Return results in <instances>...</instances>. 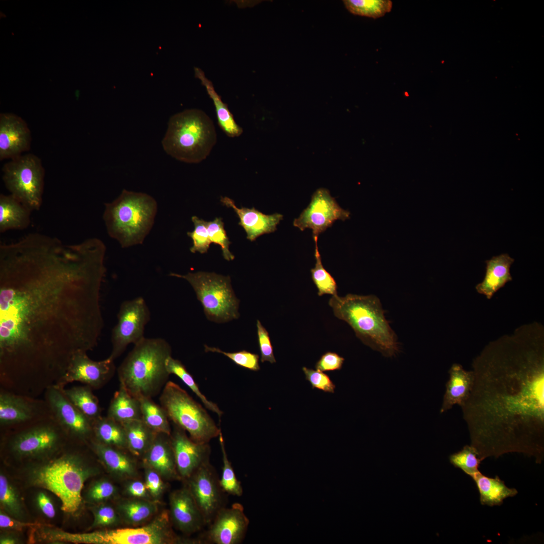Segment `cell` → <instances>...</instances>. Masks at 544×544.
Instances as JSON below:
<instances>
[{"label": "cell", "mask_w": 544, "mask_h": 544, "mask_svg": "<svg viewBox=\"0 0 544 544\" xmlns=\"http://www.w3.org/2000/svg\"><path fill=\"white\" fill-rule=\"evenodd\" d=\"M170 515L175 527L189 534L207 525L205 518L186 487L176 490L170 497Z\"/></svg>", "instance_id": "22"}, {"label": "cell", "mask_w": 544, "mask_h": 544, "mask_svg": "<svg viewBox=\"0 0 544 544\" xmlns=\"http://www.w3.org/2000/svg\"><path fill=\"white\" fill-rule=\"evenodd\" d=\"M3 180L10 194L31 212L42 203L45 171L41 159L32 154L10 159L2 168Z\"/></svg>", "instance_id": "11"}, {"label": "cell", "mask_w": 544, "mask_h": 544, "mask_svg": "<svg viewBox=\"0 0 544 544\" xmlns=\"http://www.w3.org/2000/svg\"><path fill=\"white\" fill-rule=\"evenodd\" d=\"M206 352H216L223 354L235 364L251 371H257L260 369L259 365V355L245 350L237 352L229 353L223 351L219 348L210 347L205 345Z\"/></svg>", "instance_id": "45"}, {"label": "cell", "mask_w": 544, "mask_h": 544, "mask_svg": "<svg viewBox=\"0 0 544 544\" xmlns=\"http://www.w3.org/2000/svg\"><path fill=\"white\" fill-rule=\"evenodd\" d=\"M145 480V485L150 494L156 499L159 498L164 489L161 475L149 467L146 471Z\"/></svg>", "instance_id": "51"}, {"label": "cell", "mask_w": 544, "mask_h": 544, "mask_svg": "<svg viewBox=\"0 0 544 544\" xmlns=\"http://www.w3.org/2000/svg\"><path fill=\"white\" fill-rule=\"evenodd\" d=\"M345 359L337 353L327 352L323 354L315 365V369L322 372L339 370Z\"/></svg>", "instance_id": "50"}, {"label": "cell", "mask_w": 544, "mask_h": 544, "mask_svg": "<svg viewBox=\"0 0 544 544\" xmlns=\"http://www.w3.org/2000/svg\"><path fill=\"white\" fill-rule=\"evenodd\" d=\"M106 247L30 233L0 245V386L32 396L92 350L104 327L100 305Z\"/></svg>", "instance_id": "1"}, {"label": "cell", "mask_w": 544, "mask_h": 544, "mask_svg": "<svg viewBox=\"0 0 544 544\" xmlns=\"http://www.w3.org/2000/svg\"><path fill=\"white\" fill-rule=\"evenodd\" d=\"M257 333L259 348L262 363L269 362L271 364L276 362L274 354L273 348L269 334L259 320L256 322Z\"/></svg>", "instance_id": "49"}, {"label": "cell", "mask_w": 544, "mask_h": 544, "mask_svg": "<svg viewBox=\"0 0 544 544\" xmlns=\"http://www.w3.org/2000/svg\"><path fill=\"white\" fill-rule=\"evenodd\" d=\"M67 445L56 454L39 460L28 472L32 486L55 494L61 502V509L75 515L82 507V491L86 481L97 473L79 451L68 449Z\"/></svg>", "instance_id": "3"}, {"label": "cell", "mask_w": 544, "mask_h": 544, "mask_svg": "<svg viewBox=\"0 0 544 544\" xmlns=\"http://www.w3.org/2000/svg\"><path fill=\"white\" fill-rule=\"evenodd\" d=\"M302 370L306 380L310 382L312 389H317L325 392H334L335 385L326 374L306 367H303Z\"/></svg>", "instance_id": "48"}, {"label": "cell", "mask_w": 544, "mask_h": 544, "mask_svg": "<svg viewBox=\"0 0 544 544\" xmlns=\"http://www.w3.org/2000/svg\"><path fill=\"white\" fill-rule=\"evenodd\" d=\"M448 373L449 378L446 384L441 414L450 410L454 405L462 406L469 397L474 381L472 370H465L459 364H452Z\"/></svg>", "instance_id": "25"}, {"label": "cell", "mask_w": 544, "mask_h": 544, "mask_svg": "<svg viewBox=\"0 0 544 544\" xmlns=\"http://www.w3.org/2000/svg\"><path fill=\"white\" fill-rule=\"evenodd\" d=\"M18 540L16 538L11 535H3L1 536L0 543L1 544H15L17 543Z\"/></svg>", "instance_id": "55"}, {"label": "cell", "mask_w": 544, "mask_h": 544, "mask_svg": "<svg viewBox=\"0 0 544 544\" xmlns=\"http://www.w3.org/2000/svg\"><path fill=\"white\" fill-rule=\"evenodd\" d=\"M0 503L4 511L18 520L25 519V513L18 491L8 478L0 474Z\"/></svg>", "instance_id": "38"}, {"label": "cell", "mask_w": 544, "mask_h": 544, "mask_svg": "<svg viewBox=\"0 0 544 544\" xmlns=\"http://www.w3.org/2000/svg\"><path fill=\"white\" fill-rule=\"evenodd\" d=\"M315 242V257L316 262L314 268H311L312 281L318 290V295L321 296L324 294L332 296L337 294V284L330 273L324 267L317 245L318 237H313Z\"/></svg>", "instance_id": "40"}, {"label": "cell", "mask_w": 544, "mask_h": 544, "mask_svg": "<svg viewBox=\"0 0 544 544\" xmlns=\"http://www.w3.org/2000/svg\"><path fill=\"white\" fill-rule=\"evenodd\" d=\"M514 259L504 253L493 256L486 261V271L484 280L478 284L475 289L478 293L490 299L494 294L512 280L510 269Z\"/></svg>", "instance_id": "26"}, {"label": "cell", "mask_w": 544, "mask_h": 544, "mask_svg": "<svg viewBox=\"0 0 544 544\" xmlns=\"http://www.w3.org/2000/svg\"><path fill=\"white\" fill-rule=\"evenodd\" d=\"M115 370L114 360L109 357L95 361L88 356L87 352L79 351L74 355L65 374L55 385L63 388L69 383L79 382L98 389L111 380Z\"/></svg>", "instance_id": "19"}, {"label": "cell", "mask_w": 544, "mask_h": 544, "mask_svg": "<svg viewBox=\"0 0 544 544\" xmlns=\"http://www.w3.org/2000/svg\"><path fill=\"white\" fill-rule=\"evenodd\" d=\"M150 318L149 308L143 297L122 302L117 314V323L111 332L112 350L109 357L115 360L129 345H135L144 338L145 326Z\"/></svg>", "instance_id": "13"}, {"label": "cell", "mask_w": 544, "mask_h": 544, "mask_svg": "<svg viewBox=\"0 0 544 544\" xmlns=\"http://www.w3.org/2000/svg\"><path fill=\"white\" fill-rule=\"evenodd\" d=\"M194 75L195 78L199 79L205 87L208 94L213 102L218 123L222 130L229 137L234 138L240 135L243 132L242 127L236 122L227 105L222 101L216 91L213 83L198 67H194Z\"/></svg>", "instance_id": "29"}, {"label": "cell", "mask_w": 544, "mask_h": 544, "mask_svg": "<svg viewBox=\"0 0 544 544\" xmlns=\"http://www.w3.org/2000/svg\"><path fill=\"white\" fill-rule=\"evenodd\" d=\"M122 425L128 451L134 456L143 457L157 433L149 428L142 419L131 421Z\"/></svg>", "instance_id": "32"}, {"label": "cell", "mask_w": 544, "mask_h": 544, "mask_svg": "<svg viewBox=\"0 0 544 544\" xmlns=\"http://www.w3.org/2000/svg\"><path fill=\"white\" fill-rule=\"evenodd\" d=\"M31 211L11 194L0 195V232L23 230L31 223Z\"/></svg>", "instance_id": "28"}, {"label": "cell", "mask_w": 544, "mask_h": 544, "mask_svg": "<svg viewBox=\"0 0 544 544\" xmlns=\"http://www.w3.org/2000/svg\"><path fill=\"white\" fill-rule=\"evenodd\" d=\"M450 462L455 467L461 469L471 478L480 471L479 467L482 461L477 450L470 444L449 456Z\"/></svg>", "instance_id": "42"}, {"label": "cell", "mask_w": 544, "mask_h": 544, "mask_svg": "<svg viewBox=\"0 0 544 544\" xmlns=\"http://www.w3.org/2000/svg\"><path fill=\"white\" fill-rule=\"evenodd\" d=\"M37 506L41 512L49 518H53L56 514L54 505L49 497L44 492H40L36 496Z\"/></svg>", "instance_id": "53"}, {"label": "cell", "mask_w": 544, "mask_h": 544, "mask_svg": "<svg viewBox=\"0 0 544 544\" xmlns=\"http://www.w3.org/2000/svg\"><path fill=\"white\" fill-rule=\"evenodd\" d=\"M328 304L334 316L349 324L364 344L387 357L398 351L396 334L386 319L376 296L335 295L329 299Z\"/></svg>", "instance_id": "4"}, {"label": "cell", "mask_w": 544, "mask_h": 544, "mask_svg": "<svg viewBox=\"0 0 544 544\" xmlns=\"http://www.w3.org/2000/svg\"><path fill=\"white\" fill-rule=\"evenodd\" d=\"M106 416L121 424L141 419L140 401L119 384L110 401Z\"/></svg>", "instance_id": "31"}, {"label": "cell", "mask_w": 544, "mask_h": 544, "mask_svg": "<svg viewBox=\"0 0 544 544\" xmlns=\"http://www.w3.org/2000/svg\"><path fill=\"white\" fill-rule=\"evenodd\" d=\"M35 524L25 522L14 518L6 512L1 511L0 512V527L2 528L12 530H22L26 527L33 526Z\"/></svg>", "instance_id": "52"}, {"label": "cell", "mask_w": 544, "mask_h": 544, "mask_svg": "<svg viewBox=\"0 0 544 544\" xmlns=\"http://www.w3.org/2000/svg\"><path fill=\"white\" fill-rule=\"evenodd\" d=\"M166 367L170 374L179 377L200 399L206 407L216 414L220 419L223 414L216 403L208 400L200 391L192 376L187 371L184 365L178 360L169 357L166 361Z\"/></svg>", "instance_id": "37"}, {"label": "cell", "mask_w": 544, "mask_h": 544, "mask_svg": "<svg viewBox=\"0 0 544 544\" xmlns=\"http://www.w3.org/2000/svg\"><path fill=\"white\" fill-rule=\"evenodd\" d=\"M143 458L144 463L161 476L167 479L180 478L176 468L170 435L157 433Z\"/></svg>", "instance_id": "24"}, {"label": "cell", "mask_w": 544, "mask_h": 544, "mask_svg": "<svg viewBox=\"0 0 544 544\" xmlns=\"http://www.w3.org/2000/svg\"><path fill=\"white\" fill-rule=\"evenodd\" d=\"M31 134L26 122L12 113L0 115V160L13 159L30 148Z\"/></svg>", "instance_id": "21"}, {"label": "cell", "mask_w": 544, "mask_h": 544, "mask_svg": "<svg viewBox=\"0 0 544 544\" xmlns=\"http://www.w3.org/2000/svg\"><path fill=\"white\" fill-rule=\"evenodd\" d=\"M159 401L169 420L187 432L196 442L209 443L221 432L201 405L174 382H167Z\"/></svg>", "instance_id": "8"}, {"label": "cell", "mask_w": 544, "mask_h": 544, "mask_svg": "<svg viewBox=\"0 0 544 544\" xmlns=\"http://www.w3.org/2000/svg\"><path fill=\"white\" fill-rule=\"evenodd\" d=\"M169 276L185 279L190 284L210 320L223 323L238 318L239 301L232 289L230 277L205 271L186 275L171 273Z\"/></svg>", "instance_id": "10"}, {"label": "cell", "mask_w": 544, "mask_h": 544, "mask_svg": "<svg viewBox=\"0 0 544 544\" xmlns=\"http://www.w3.org/2000/svg\"><path fill=\"white\" fill-rule=\"evenodd\" d=\"M7 432L4 449L20 459L50 457L61 451L70 439L52 416Z\"/></svg>", "instance_id": "9"}, {"label": "cell", "mask_w": 544, "mask_h": 544, "mask_svg": "<svg viewBox=\"0 0 544 544\" xmlns=\"http://www.w3.org/2000/svg\"><path fill=\"white\" fill-rule=\"evenodd\" d=\"M92 510L94 516L92 528L112 526L120 522V516L117 510L109 505L100 504Z\"/></svg>", "instance_id": "46"}, {"label": "cell", "mask_w": 544, "mask_h": 544, "mask_svg": "<svg viewBox=\"0 0 544 544\" xmlns=\"http://www.w3.org/2000/svg\"><path fill=\"white\" fill-rule=\"evenodd\" d=\"M544 333L536 322L488 344L472 362L473 386L461 407L482 460L544 453Z\"/></svg>", "instance_id": "2"}, {"label": "cell", "mask_w": 544, "mask_h": 544, "mask_svg": "<svg viewBox=\"0 0 544 544\" xmlns=\"http://www.w3.org/2000/svg\"><path fill=\"white\" fill-rule=\"evenodd\" d=\"M186 486L199 508L208 525L217 513L226 507V494L222 490L218 473L208 461L186 480Z\"/></svg>", "instance_id": "15"}, {"label": "cell", "mask_w": 544, "mask_h": 544, "mask_svg": "<svg viewBox=\"0 0 544 544\" xmlns=\"http://www.w3.org/2000/svg\"><path fill=\"white\" fill-rule=\"evenodd\" d=\"M138 399L142 421L156 433L170 435V421L161 405L156 403L152 398L142 396Z\"/></svg>", "instance_id": "35"}, {"label": "cell", "mask_w": 544, "mask_h": 544, "mask_svg": "<svg viewBox=\"0 0 544 544\" xmlns=\"http://www.w3.org/2000/svg\"><path fill=\"white\" fill-rule=\"evenodd\" d=\"M471 478L476 484L480 493V501L483 505L500 506L504 500L518 494L516 489L507 487L498 476L491 478L479 471Z\"/></svg>", "instance_id": "30"}, {"label": "cell", "mask_w": 544, "mask_h": 544, "mask_svg": "<svg viewBox=\"0 0 544 544\" xmlns=\"http://www.w3.org/2000/svg\"><path fill=\"white\" fill-rule=\"evenodd\" d=\"M126 490L128 495L135 498H144L148 495V491L145 484L139 481L129 483Z\"/></svg>", "instance_id": "54"}, {"label": "cell", "mask_w": 544, "mask_h": 544, "mask_svg": "<svg viewBox=\"0 0 544 544\" xmlns=\"http://www.w3.org/2000/svg\"><path fill=\"white\" fill-rule=\"evenodd\" d=\"M93 439L103 444L127 450L126 440L122 424L101 416L93 422Z\"/></svg>", "instance_id": "33"}, {"label": "cell", "mask_w": 544, "mask_h": 544, "mask_svg": "<svg viewBox=\"0 0 544 544\" xmlns=\"http://www.w3.org/2000/svg\"><path fill=\"white\" fill-rule=\"evenodd\" d=\"M171 356V347L165 339L145 337L134 345L119 366V384L138 398H153L168 381L170 374L166 361Z\"/></svg>", "instance_id": "5"}, {"label": "cell", "mask_w": 544, "mask_h": 544, "mask_svg": "<svg viewBox=\"0 0 544 544\" xmlns=\"http://www.w3.org/2000/svg\"><path fill=\"white\" fill-rule=\"evenodd\" d=\"M86 541L91 544H162L186 542L173 533L170 526L169 515L165 512L142 527L87 533Z\"/></svg>", "instance_id": "12"}, {"label": "cell", "mask_w": 544, "mask_h": 544, "mask_svg": "<svg viewBox=\"0 0 544 544\" xmlns=\"http://www.w3.org/2000/svg\"><path fill=\"white\" fill-rule=\"evenodd\" d=\"M157 210V202L150 195L124 189L115 199L105 203L103 219L108 235L122 248H128L143 243Z\"/></svg>", "instance_id": "6"}, {"label": "cell", "mask_w": 544, "mask_h": 544, "mask_svg": "<svg viewBox=\"0 0 544 544\" xmlns=\"http://www.w3.org/2000/svg\"><path fill=\"white\" fill-rule=\"evenodd\" d=\"M344 4L352 14L373 19L383 17L391 11L392 3L389 0H345Z\"/></svg>", "instance_id": "39"}, {"label": "cell", "mask_w": 544, "mask_h": 544, "mask_svg": "<svg viewBox=\"0 0 544 544\" xmlns=\"http://www.w3.org/2000/svg\"><path fill=\"white\" fill-rule=\"evenodd\" d=\"M222 203L231 208L238 216L239 225L245 230L247 239L253 241L259 236L277 230V225L283 220V216L279 213L265 215L254 208H237L234 201L228 197L221 198Z\"/></svg>", "instance_id": "23"}, {"label": "cell", "mask_w": 544, "mask_h": 544, "mask_svg": "<svg viewBox=\"0 0 544 544\" xmlns=\"http://www.w3.org/2000/svg\"><path fill=\"white\" fill-rule=\"evenodd\" d=\"M52 416L43 399L0 388V427L6 431L19 429Z\"/></svg>", "instance_id": "14"}, {"label": "cell", "mask_w": 544, "mask_h": 544, "mask_svg": "<svg viewBox=\"0 0 544 544\" xmlns=\"http://www.w3.org/2000/svg\"><path fill=\"white\" fill-rule=\"evenodd\" d=\"M194 225V230L187 232V235L192 240V246L190 248L192 253L198 252L201 254L207 253L210 248V241L207 226V221L195 216L191 217Z\"/></svg>", "instance_id": "44"}, {"label": "cell", "mask_w": 544, "mask_h": 544, "mask_svg": "<svg viewBox=\"0 0 544 544\" xmlns=\"http://www.w3.org/2000/svg\"><path fill=\"white\" fill-rule=\"evenodd\" d=\"M218 437L222 454L223 462L222 476L220 479V486L226 494L240 497L243 495V488L240 481L237 479L232 465L228 459L222 432L220 433Z\"/></svg>", "instance_id": "41"}, {"label": "cell", "mask_w": 544, "mask_h": 544, "mask_svg": "<svg viewBox=\"0 0 544 544\" xmlns=\"http://www.w3.org/2000/svg\"><path fill=\"white\" fill-rule=\"evenodd\" d=\"M207 226L211 243L218 244L221 246L223 256L226 260H233L235 257L229 250L231 242L224 229L222 219L217 217L212 221H207Z\"/></svg>", "instance_id": "43"}, {"label": "cell", "mask_w": 544, "mask_h": 544, "mask_svg": "<svg viewBox=\"0 0 544 544\" xmlns=\"http://www.w3.org/2000/svg\"><path fill=\"white\" fill-rule=\"evenodd\" d=\"M249 524L243 505L235 503L217 513L198 540L200 543L239 544L245 537Z\"/></svg>", "instance_id": "18"}, {"label": "cell", "mask_w": 544, "mask_h": 544, "mask_svg": "<svg viewBox=\"0 0 544 544\" xmlns=\"http://www.w3.org/2000/svg\"><path fill=\"white\" fill-rule=\"evenodd\" d=\"M216 142L211 119L201 110L190 109L170 118L162 145L165 152L176 160L198 163L209 155Z\"/></svg>", "instance_id": "7"}, {"label": "cell", "mask_w": 544, "mask_h": 544, "mask_svg": "<svg viewBox=\"0 0 544 544\" xmlns=\"http://www.w3.org/2000/svg\"><path fill=\"white\" fill-rule=\"evenodd\" d=\"M62 389L69 400L93 422L102 416L99 400L91 387L83 385Z\"/></svg>", "instance_id": "34"}, {"label": "cell", "mask_w": 544, "mask_h": 544, "mask_svg": "<svg viewBox=\"0 0 544 544\" xmlns=\"http://www.w3.org/2000/svg\"><path fill=\"white\" fill-rule=\"evenodd\" d=\"M116 492L114 485L107 480L94 483L88 489L86 498L91 503H99L113 496Z\"/></svg>", "instance_id": "47"}, {"label": "cell", "mask_w": 544, "mask_h": 544, "mask_svg": "<svg viewBox=\"0 0 544 544\" xmlns=\"http://www.w3.org/2000/svg\"><path fill=\"white\" fill-rule=\"evenodd\" d=\"M157 511L155 502L146 500H130L120 502L117 511L123 521L130 525H138L151 517Z\"/></svg>", "instance_id": "36"}, {"label": "cell", "mask_w": 544, "mask_h": 544, "mask_svg": "<svg viewBox=\"0 0 544 544\" xmlns=\"http://www.w3.org/2000/svg\"><path fill=\"white\" fill-rule=\"evenodd\" d=\"M172 426L170 437L176 468L180 479L186 480L210 461L211 449L209 443L196 442L183 429L173 423Z\"/></svg>", "instance_id": "20"}, {"label": "cell", "mask_w": 544, "mask_h": 544, "mask_svg": "<svg viewBox=\"0 0 544 544\" xmlns=\"http://www.w3.org/2000/svg\"><path fill=\"white\" fill-rule=\"evenodd\" d=\"M52 416L70 439L86 443L93 438V421L77 409L56 385L44 393Z\"/></svg>", "instance_id": "16"}, {"label": "cell", "mask_w": 544, "mask_h": 544, "mask_svg": "<svg viewBox=\"0 0 544 544\" xmlns=\"http://www.w3.org/2000/svg\"><path fill=\"white\" fill-rule=\"evenodd\" d=\"M350 213L342 209L325 188L317 189L311 196L308 207L294 219V226L301 231L311 229L313 238L332 226L336 220L345 221Z\"/></svg>", "instance_id": "17"}, {"label": "cell", "mask_w": 544, "mask_h": 544, "mask_svg": "<svg viewBox=\"0 0 544 544\" xmlns=\"http://www.w3.org/2000/svg\"><path fill=\"white\" fill-rule=\"evenodd\" d=\"M90 448L106 468L114 474L127 478L136 474L135 463L123 449L103 444L93 438L89 442Z\"/></svg>", "instance_id": "27"}]
</instances>
